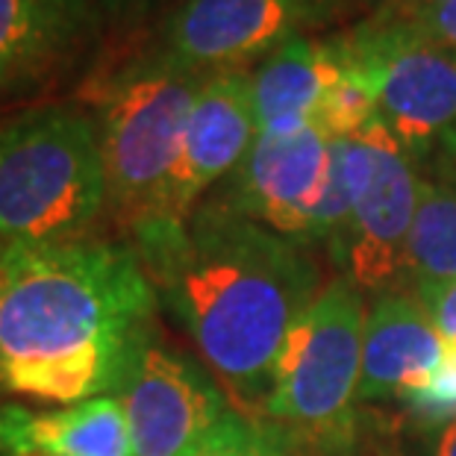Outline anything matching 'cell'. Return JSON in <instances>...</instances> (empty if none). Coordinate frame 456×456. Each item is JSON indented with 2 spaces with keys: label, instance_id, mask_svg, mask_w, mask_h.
I'll list each match as a JSON object with an SVG mask.
<instances>
[{
  "label": "cell",
  "instance_id": "9c48e42d",
  "mask_svg": "<svg viewBox=\"0 0 456 456\" xmlns=\"http://www.w3.org/2000/svg\"><path fill=\"white\" fill-rule=\"evenodd\" d=\"M351 6V0H177L151 51L195 74L230 71L262 62Z\"/></svg>",
  "mask_w": 456,
  "mask_h": 456
},
{
  "label": "cell",
  "instance_id": "9a60e30c",
  "mask_svg": "<svg viewBox=\"0 0 456 456\" xmlns=\"http://www.w3.org/2000/svg\"><path fill=\"white\" fill-rule=\"evenodd\" d=\"M342 74L345 65L330 42L297 36L277 47L250 71L256 133H297L315 127L327 92Z\"/></svg>",
  "mask_w": 456,
  "mask_h": 456
},
{
  "label": "cell",
  "instance_id": "8992f818",
  "mask_svg": "<svg viewBox=\"0 0 456 456\" xmlns=\"http://www.w3.org/2000/svg\"><path fill=\"white\" fill-rule=\"evenodd\" d=\"M218 198L300 245L333 241L336 248L351 221L345 139H330L322 127L256 133Z\"/></svg>",
  "mask_w": 456,
  "mask_h": 456
},
{
  "label": "cell",
  "instance_id": "603a6c76",
  "mask_svg": "<svg viewBox=\"0 0 456 456\" xmlns=\"http://www.w3.org/2000/svg\"><path fill=\"white\" fill-rule=\"evenodd\" d=\"M415 456H456V419L436 430H427Z\"/></svg>",
  "mask_w": 456,
  "mask_h": 456
},
{
  "label": "cell",
  "instance_id": "ac0fdd59",
  "mask_svg": "<svg viewBox=\"0 0 456 456\" xmlns=\"http://www.w3.org/2000/svg\"><path fill=\"white\" fill-rule=\"evenodd\" d=\"M371 15H386L392 21L403 24L406 30L419 33L427 42H436L456 51V0H436V4L427 6L392 9V12H371Z\"/></svg>",
  "mask_w": 456,
  "mask_h": 456
},
{
  "label": "cell",
  "instance_id": "ffe728a7",
  "mask_svg": "<svg viewBox=\"0 0 456 456\" xmlns=\"http://www.w3.org/2000/svg\"><path fill=\"white\" fill-rule=\"evenodd\" d=\"M259 427V442H262V456H324L318 453L315 448H309L286 430V427H280L274 421H265L259 419L256 421Z\"/></svg>",
  "mask_w": 456,
  "mask_h": 456
},
{
  "label": "cell",
  "instance_id": "2e32d148",
  "mask_svg": "<svg viewBox=\"0 0 456 456\" xmlns=\"http://www.w3.org/2000/svg\"><path fill=\"white\" fill-rule=\"evenodd\" d=\"M406 283H412V297L419 300L456 283V177H421L406 241Z\"/></svg>",
  "mask_w": 456,
  "mask_h": 456
},
{
  "label": "cell",
  "instance_id": "ba28073f",
  "mask_svg": "<svg viewBox=\"0 0 456 456\" xmlns=\"http://www.w3.org/2000/svg\"><path fill=\"white\" fill-rule=\"evenodd\" d=\"M351 221L333 248L359 292L392 295L406 280V241L421 195V177L380 118L345 139Z\"/></svg>",
  "mask_w": 456,
  "mask_h": 456
},
{
  "label": "cell",
  "instance_id": "8fae6325",
  "mask_svg": "<svg viewBox=\"0 0 456 456\" xmlns=\"http://www.w3.org/2000/svg\"><path fill=\"white\" fill-rule=\"evenodd\" d=\"M256 139V112H254V83L248 68L207 74L195 103H191L186 135L174 183L165 200L162 221L157 227L139 232L127 241H139L157 232H174L186 227L216 183L227 180L248 157Z\"/></svg>",
  "mask_w": 456,
  "mask_h": 456
},
{
  "label": "cell",
  "instance_id": "cb8c5ba5",
  "mask_svg": "<svg viewBox=\"0 0 456 456\" xmlns=\"http://www.w3.org/2000/svg\"><path fill=\"white\" fill-rule=\"evenodd\" d=\"M354 6H368L371 12H392V9H412V6H427L436 0H351Z\"/></svg>",
  "mask_w": 456,
  "mask_h": 456
},
{
  "label": "cell",
  "instance_id": "52a82bcc",
  "mask_svg": "<svg viewBox=\"0 0 456 456\" xmlns=\"http://www.w3.org/2000/svg\"><path fill=\"white\" fill-rule=\"evenodd\" d=\"M374 94L377 118L410 157H427L456 127V51L427 42L386 15L327 38Z\"/></svg>",
  "mask_w": 456,
  "mask_h": 456
},
{
  "label": "cell",
  "instance_id": "30bf717a",
  "mask_svg": "<svg viewBox=\"0 0 456 456\" xmlns=\"http://www.w3.org/2000/svg\"><path fill=\"white\" fill-rule=\"evenodd\" d=\"M115 397L127 415L133 456H189L230 412L216 377L153 336Z\"/></svg>",
  "mask_w": 456,
  "mask_h": 456
},
{
  "label": "cell",
  "instance_id": "d6986e66",
  "mask_svg": "<svg viewBox=\"0 0 456 456\" xmlns=\"http://www.w3.org/2000/svg\"><path fill=\"white\" fill-rule=\"evenodd\" d=\"M189 456H262L259 427L248 415L230 410Z\"/></svg>",
  "mask_w": 456,
  "mask_h": 456
},
{
  "label": "cell",
  "instance_id": "7c38bea8",
  "mask_svg": "<svg viewBox=\"0 0 456 456\" xmlns=\"http://www.w3.org/2000/svg\"><path fill=\"white\" fill-rule=\"evenodd\" d=\"M101 27L92 0H0V115L60 86Z\"/></svg>",
  "mask_w": 456,
  "mask_h": 456
},
{
  "label": "cell",
  "instance_id": "5b68a950",
  "mask_svg": "<svg viewBox=\"0 0 456 456\" xmlns=\"http://www.w3.org/2000/svg\"><path fill=\"white\" fill-rule=\"evenodd\" d=\"M365 318L362 292L351 280H330L280 351L274 389L262 419L286 427L324 456L351 448L356 439Z\"/></svg>",
  "mask_w": 456,
  "mask_h": 456
},
{
  "label": "cell",
  "instance_id": "d4e9b609",
  "mask_svg": "<svg viewBox=\"0 0 456 456\" xmlns=\"http://www.w3.org/2000/svg\"><path fill=\"white\" fill-rule=\"evenodd\" d=\"M444 148H448L451 153H453V159H456V127L451 130V135L444 139Z\"/></svg>",
  "mask_w": 456,
  "mask_h": 456
},
{
  "label": "cell",
  "instance_id": "5bb4252c",
  "mask_svg": "<svg viewBox=\"0 0 456 456\" xmlns=\"http://www.w3.org/2000/svg\"><path fill=\"white\" fill-rule=\"evenodd\" d=\"M0 456H133L130 424L115 395L51 412L0 403Z\"/></svg>",
  "mask_w": 456,
  "mask_h": 456
},
{
  "label": "cell",
  "instance_id": "4fadbf2b",
  "mask_svg": "<svg viewBox=\"0 0 456 456\" xmlns=\"http://www.w3.org/2000/svg\"><path fill=\"white\" fill-rule=\"evenodd\" d=\"M448 345L419 297L397 292L377 297L362 333L359 403L401 401L444 362Z\"/></svg>",
  "mask_w": 456,
  "mask_h": 456
},
{
  "label": "cell",
  "instance_id": "7402d4cb",
  "mask_svg": "<svg viewBox=\"0 0 456 456\" xmlns=\"http://www.w3.org/2000/svg\"><path fill=\"white\" fill-rule=\"evenodd\" d=\"M92 4L103 21L130 24V21H139V18L148 15L159 0H92Z\"/></svg>",
  "mask_w": 456,
  "mask_h": 456
},
{
  "label": "cell",
  "instance_id": "e0dca14e",
  "mask_svg": "<svg viewBox=\"0 0 456 456\" xmlns=\"http://www.w3.org/2000/svg\"><path fill=\"white\" fill-rule=\"evenodd\" d=\"M403 406L410 410L412 419H419L427 430L448 424L456 419V345H448V356L436 371L421 380L415 389L403 397Z\"/></svg>",
  "mask_w": 456,
  "mask_h": 456
},
{
  "label": "cell",
  "instance_id": "3957f363",
  "mask_svg": "<svg viewBox=\"0 0 456 456\" xmlns=\"http://www.w3.org/2000/svg\"><path fill=\"white\" fill-rule=\"evenodd\" d=\"M106 216L94 115L65 103L0 118V245H60L92 236Z\"/></svg>",
  "mask_w": 456,
  "mask_h": 456
},
{
  "label": "cell",
  "instance_id": "6da1fadb",
  "mask_svg": "<svg viewBox=\"0 0 456 456\" xmlns=\"http://www.w3.org/2000/svg\"><path fill=\"white\" fill-rule=\"evenodd\" d=\"M157 297L127 239L0 245V389L62 406L118 395Z\"/></svg>",
  "mask_w": 456,
  "mask_h": 456
},
{
  "label": "cell",
  "instance_id": "7a4b0ae2",
  "mask_svg": "<svg viewBox=\"0 0 456 456\" xmlns=\"http://www.w3.org/2000/svg\"><path fill=\"white\" fill-rule=\"evenodd\" d=\"M209 374L256 421L292 327L322 292L306 245L207 198L186 227L130 241Z\"/></svg>",
  "mask_w": 456,
  "mask_h": 456
},
{
  "label": "cell",
  "instance_id": "44dd1931",
  "mask_svg": "<svg viewBox=\"0 0 456 456\" xmlns=\"http://www.w3.org/2000/svg\"><path fill=\"white\" fill-rule=\"evenodd\" d=\"M419 304L427 309V315L433 318V324L439 327V333L456 345V283L444 286L442 292L424 297Z\"/></svg>",
  "mask_w": 456,
  "mask_h": 456
},
{
  "label": "cell",
  "instance_id": "277c9868",
  "mask_svg": "<svg viewBox=\"0 0 456 456\" xmlns=\"http://www.w3.org/2000/svg\"><path fill=\"white\" fill-rule=\"evenodd\" d=\"M203 80L207 74L186 71L148 47L101 92L94 124L106 174V216L124 239L162 221Z\"/></svg>",
  "mask_w": 456,
  "mask_h": 456
},
{
  "label": "cell",
  "instance_id": "484cf974",
  "mask_svg": "<svg viewBox=\"0 0 456 456\" xmlns=\"http://www.w3.org/2000/svg\"><path fill=\"white\" fill-rule=\"evenodd\" d=\"M0 118H4V115H0Z\"/></svg>",
  "mask_w": 456,
  "mask_h": 456
}]
</instances>
